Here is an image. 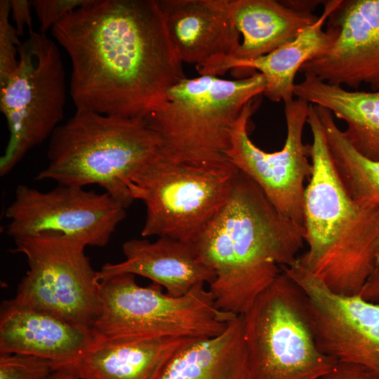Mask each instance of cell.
Wrapping results in <instances>:
<instances>
[{
  "instance_id": "cell-25",
  "label": "cell",
  "mask_w": 379,
  "mask_h": 379,
  "mask_svg": "<svg viewBox=\"0 0 379 379\" xmlns=\"http://www.w3.org/2000/svg\"><path fill=\"white\" fill-rule=\"evenodd\" d=\"M10 0L0 1V86L13 73L18 64L20 36L9 20Z\"/></svg>"
},
{
  "instance_id": "cell-27",
  "label": "cell",
  "mask_w": 379,
  "mask_h": 379,
  "mask_svg": "<svg viewBox=\"0 0 379 379\" xmlns=\"http://www.w3.org/2000/svg\"><path fill=\"white\" fill-rule=\"evenodd\" d=\"M320 379H379V375L360 364L338 361L334 368Z\"/></svg>"
},
{
  "instance_id": "cell-31",
  "label": "cell",
  "mask_w": 379,
  "mask_h": 379,
  "mask_svg": "<svg viewBox=\"0 0 379 379\" xmlns=\"http://www.w3.org/2000/svg\"><path fill=\"white\" fill-rule=\"evenodd\" d=\"M378 265H379V257H378Z\"/></svg>"
},
{
  "instance_id": "cell-26",
  "label": "cell",
  "mask_w": 379,
  "mask_h": 379,
  "mask_svg": "<svg viewBox=\"0 0 379 379\" xmlns=\"http://www.w3.org/2000/svg\"><path fill=\"white\" fill-rule=\"evenodd\" d=\"M88 0H33L32 8L40 22L39 32L45 34L67 15Z\"/></svg>"
},
{
  "instance_id": "cell-8",
  "label": "cell",
  "mask_w": 379,
  "mask_h": 379,
  "mask_svg": "<svg viewBox=\"0 0 379 379\" xmlns=\"http://www.w3.org/2000/svg\"><path fill=\"white\" fill-rule=\"evenodd\" d=\"M243 317L252 379H320L338 363L319 349L305 293L282 270Z\"/></svg>"
},
{
  "instance_id": "cell-14",
  "label": "cell",
  "mask_w": 379,
  "mask_h": 379,
  "mask_svg": "<svg viewBox=\"0 0 379 379\" xmlns=\"http://www.w3.org/2000/svg\"><path fill=\"white\" fill-rule=\"evenodd\" d=\"M327 22L333 42L300 72L355 91L362 84L379 91V0H342Z\"/></svg>"
},
{
  "instance_id": "cell-16",
  "label": "cell",
  "mask_w": 379,
  "mask_h": 379,
  "mask_svg": "<svg viewBox=\"0 0 379 379\" xmlns=\"http://www.w3.org/2000/svg\"><path fill=\"white\" fill-rule=\"evenodd\" d=\"M95 338L91 328L11 300L2 302L0 354L34 355L53 361L58 368L78 359Z\"/></svg>"
},
{
  "instance_id": "cell-10",
  "label": "cell",
  "mask_w": 379,
  "mask_h": 379,
  "mask_svg": "<svg viewBox=\"0 0 379 379\" xmlns=\"http://www.w3.org/2000/svg\"><path fill=\"white\" fill-rule=\"evenodd\" d=\"M13 239L11 251L26 257L28 270L11 300L93 329L100 310V280L86 246L55 233Z\"/></svg>"
},
{
  "instance_id": "cell-21",
  "label": "cell",
  "mask_w": 379,
  "mask_h": 379,
  "mask_svg": "<svg viewBox=\"0 0 379 379\" xmlns=\"http://www.w3.org/2000/svg\"><path fill=\"white\" fill-rule=\"evenodd\" d=\"M293 93L343 120L347 128L343 133L350 144L366 159L379 161V91H349L304 74Z\"/></svg>"
},
{
  "instance_id": "cell-5",
  "label": "cell",
  "mask_w": 379,
  "mask_h": 379,
  "mask_svg": "<svg viewBox=\"0 0 379 379\" xmlns=\"http://www.w3.org/2000/svg\"><path fill=\"white\" fill-rule=\"evenodd\" d=\"M239 172L225 155L187 157L161 147L128 186L146 206L142 237L191 244L227 202Z\"/></svg>"
},
{
  "instance_id": "cell-3",
  "label": "cell",
  "mask_w": 379,
  "mask_h": 379,
  "mask_svg": "<svg viewBox=\"0 0 379 379\" xmlns=\"http://www.w3.org/2000/svg\"><path fill=\"white\" fill-rule=\"evenodd\" d=\"M307 123L313 167L304 195L308 249L298 260L331 291L359 295L378 263L379 204L354 199L347 192L312 104Z\"/></svg>"
},
{
  "instance_id": "cell-4",
  "label": "cell",
  "mask_w": 379,
  "mask_h": 379,
  "mask_svg": "<svg viewBox=\"0 0 379 379\" xmlns=\"http://www.w3.org/2000/svg\"><path fill=\"white\" fill-rule=\"evenodd\" d=\"M161 147L145 119L77 109L50 137L48 164L35 180L97 185L126 208L134 201L128 189L133 177Z\"/></svg>"
},
{
  "instance_id": "cell-20",
  "label": "cell",
  "mask_w": 379,
  "mask_h": 379,
  "mask_svg": "<svg viewBox=\"0 0 379 379\" xmlns=\"http://www.w3.org/2000/svg\"><path fill=\"white\" fill-rule=\"evenodd\" d=\"M305 2L229 0L230 18L243 39L234 54L225 58L251 60L295 39L319 18L312 11L319 1Z\"/></svg>"
},
{
  "instance_id": "cell-7",
  "label": "cell",
  "mask_w": 379,
  "mask_h": 379,
  "mask_svg": "<svg viewBox=\"0 0 379 379\" xmlns=\"http://www.w3.org/2000/svg\"><path fill=\"white\" fill-rule=\"evenodd\" d=\"M264 76L227 80L213 75L185 78L170 88L145 119L172 154L207 158L225 155L243 109L262 94Z\"/></svg>"
},
{
  "instance_id": "cell-17",
  "label": "cell",
  "mask_w": 379,
  "mask_h": 379,
  "mask_svg": "<svg viewBox=\"0 0 379 379\" xmlns=\"http://www.w3.org/2000/svg\"><path fill=\"white\" fill-rule=\"evenodd\" d=\"M197 340L97 337L76 361L59 366L79 379H161L174 357Z\"/></svg>"
},
{
  "instance_id": "cell-19",
  "label": "cell",
  "mask_w": 379,
  "mask_h": 379,
  "mask_svg": "<svg viewBox=\"0 0 379 379\" xmlns=\"http://www.w3.org/2000/svg\"><path fill=\"white\" fill-rule=\"evenodd\" d=\"M342 0L327 1L317 20L295 39L270 53L251 60L222 58L196 67L200 75H222L233 69H246L261 73L265 79L263 95L273 102L293 100L294 79L307 61L326 51L335 39L333 29L323 26Z\"/></svg>"
},
{
  "instance_id": "cell-30",
  "label": "cell",
  "mask_w": 379,
  "mask_h": 379,
  "mask_svg": "<svg viewBox=\"0 0 379 379\" xmlns=\"http://www.w3.org/2000/svg\"><path fill=\"white\" fill-rule=\"evenodd\" d=\"M48 379H79L72 373L62 368L58 369Z\"/></svg>"
},
{
  "instance_id": "cell-1",
  "label": "cell",
  "mask_w": 379,
  "mask_h": 379,
  "mask_svg": "<svg viewBox=\"0 0 379 379\" xmlns=\"http://www.w3.org/2000/svg\"><path fill=\"white\" fill-rule=\"evenodd\" d=\"M51 32L77 109L145 119L186 78L157 0H88Z\"/></svg>"
},
{
  "instance_id": "cell-29",
  "label": "cell",
  "mask_w": 379,
  "mask_h": 379,
  "mask_svg": "<svg viewBox=\"0 0 379 379\" xmlns=\"http://www.w3.org/2000/svg\"><path fill=\"white\" fill-rule=\"evenodd\" d=\"M359 295L366 300L379 301V265L368 278Z\"/></svg>"
},
{
  "instance_id": "cell-24",
  "label": "cell",
  "mask_w": 379,
  "mask_h": 379,
  "mask_svg": "<svg viewBox=\"0 0 379 379\" xmlns=\"http://www.w3.org/2000/svg\"><path fill=\"white\" fill-rule=\"evenodd\" d=\"M57 369L55 363L42 357L0 354V379H48Z\"/></svg>"
},
{
  "instance_id": "cell-13",
  "label": "cell",
  "mask_w": 379,
  "mask_h": 379,
  "mask_svg": "<svg viewBox=\"0 0 379 379\" xmlns=\"http://www.w3.org/2000/svg\"><path fill=\"white\" fill-rule=\"evenodd\" d=\"M283 270L305 293L321 351L338 361L360 364L379 375V301L331 291L298 260Z\"/></svg>"
},
{
  "instance_id": "cell-28",
  "label": "cell",
  "mask_w": 379,
  "mask_h": 379,
  "mask_svg": "<svg viewBox=\"0 0 379 379\" xmlns=\"http://www.w3.org/2000/svg\"><path fill=\"white\" fill-rule=\"evenodd\" d=\"M11 14L15 23V28L19 36L25 32V28L32 29V20L31 10L32 8L31 1L28 0H10Z\"/></svg>"
},
{
  "instance_id": "cell-6",
  "label": "cell",
  "mask_w": 379,
  "mask_h": 379,
  "mask_svg": "<svg viewBox=\"0 0 379 379\" xmlns=\"http://www.w3.org/2000/svg\"><path fill=\"white\" fill-rule=\"evenodd\" d=\"M135 276L122 273L100 280V310L93 326L95 336L209 338L222 333L237 316L220 310L205 284L176 297L154 283L138 285Z\"/></svg>"
},
{
  "instance_id": "cell-23",
  "label": "cell",
  "mask_w": 379,
  "mask_h": 379,
  "mask_svg": "<svg viewBox=\"0 0 379 379\" xmlns=\"http://www.w3.org/2000/svg\"><path fill=\"white\" fill-rule=\"evenodd\" d=\"M327 145L338 175L354 199L379 204V161L366 159L350 144L331 111L317 107Z\"/></svg>"
},
{
  "instance_id": "cell-2",
  "label": "cell",
  "mask_w": 379,
  "mask_h": 379,
  "mask_svg": "<svg viewBox=\"0 0 379 379\" xmlns=\"http://www.w3.org/2000/svg\"><path fill=\"white\" fill-rule=\"evenodd\" d=\"M305 233L239 171L227 202L191 243L199 260L215 273L208 289L217 307L246 313L281 267L297 260Z\"/></svg>"
},
{
  "instance_id": "cell-9",
  "label": "cell",
  "mask_w": 379,
  "mask_h": 379,
  "mask_svg": "<svg viewBox=\"0 0 379 379\" xmlns=\"http://www.w3.org/2000/svg\"><path fill=\"white\" fill-rule=\"evenodd\" d=\"M65 69L57 44L29 30L18 47V64L0 86V109L9 139L0 159V175L11 172L25 154L50 138L64 116Z\"/></svg>"
},
{
  "instance_id": "cell-22",
  "label": "cell",
  "mask_w": 379,
  "mask_h": 379,
  "mask_svg": "<svg viewBox=\"0 0 379 379\" xmlns=\"http://www.w3.org/2000/svg\"><path fill=\"white\" fill-rule=\"evenodd\" d=\"M161 379H252L243 314L236 316L220 335L195 340L181 350Z\"/></svg>"
},
{
  "instance_id": "cell-15",
  "label": "cell",
  "mask_w": 379,
  "mask_h": 379,
  "mask_svg": "<svg viewBox=\"0 0 379 379\" xmlns=\"http://www.w3.org/2000/svg\"><path fill=\"white\" fill-rule=\"evenodd\" d=\"M171 41L183 62L196 67L232 56L241 34L229 12V0H157Z\"/></svg>"
},
{
  "instance_id": "cell-12",
  "label": "cell",
  "mask_w": 379,
  "mask_h": 379,
  "mask_svg": "<svg viewBox=\"0 0 379 379\" xmlns=\"http://www.w3.org/2000/svg\"><path fill=\"white\" fill-rule=\"evenodd\" d=\"M5 214L13 238L55 233L98 247L109 243L126 215L107 192L64 185L48 192L19 185Z\"/></svg>"
},
{
  "instance_id": "cell-11",
  "label": "cell",
  "mask_w": 379,
  "mask_h": 379,
  "mask_svg": "<svg viewBox=\"0 0 379 379\" xmlns=\"http://www.w3.org/2000/svg\"><path fill=\"white\" fill-rule=\"evenodd\" d=\"M248 102L235 122L225 156L239 171L252 179L284 216L305 227L304 195L306 180L311 178V145L302 134L310 103L301 98L285 103L287 134L282 149L266 152L250 139L248 123L259 102Z\"/></svg>"
},
{
  "instance_id": "cell-18",
  "label": "cell",
  "mask_w": 379,
  "mask_h": 379,
  "mask_svg": "<svg viewBox=\"0 0 379 379\" xmlns=\"http://www.w3.org/2000/svg\"><path fill=\"white\" fill-rule=\"evenodd\" d=\"M122 251L125 260L105 264L98 272L99 280L122 273L137 274L178 297L215 279L214 272L199 260L190 243L166 237L154 242L132 239L122 244Z\"/></svg>"
}]
</instances>
